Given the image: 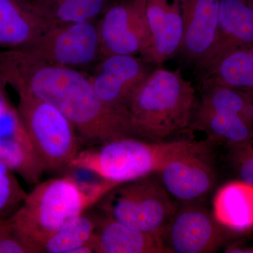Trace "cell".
<instances>
[{
	"label": "cell",
	"instance_id": "1",
	"mask_svg": "<svg viewBox=\"0 0 253 253\" xmlns=\"http://www.w3.org/2000/svg\"><path fill=\"white\" fill-rule=\"evenodd\" d=\"M0 80L18 95H31L53 105L88 147L133 137L126 113L101 101L89 76L76 68L44 62L23 49L0 50Z\"/></svg>",
	"mask_w": 253,
	"mask_h": 253
},
{
	"label": "cell",
	"instance_id": "2",
	"mask_svg": "<svg viewBox=\"0 0 253 253\" xmlns=\"http://www.w3.org/2000/svg\"><path fill=\"white\" fill-rule=\"evenodd\" d=\"M118 184L104 179L86 182L67 174L40 181L9 220L30 253H41L50 236L90 211Z\"/></svg>",
	"mask_w": 253,
	"mask_h": 253
},
{
	"label": "cell",
	"instance_id": "3",
	"mask_svg": "<svg viewBox=\"0 0 253 253\" xmlns=\"http://www.w3.org/2000/svg\"><path fill=\"white\" fill-rule=\"evenodd\" d=\"M196 101L193 83L180 70H153L126 107L133 137L161 142L189 129Z\"/></svg>",
	"mask_w": 253,
	"mask_h": 253
},
{
	"label": "cell",
	"instance_id": "4",
	"mask_svg": "<svg viewBox=\"0 0 253 253\" xmlns=\"http://www.w3.org/2000/svg\"><path fill=\"white\" fill-rule=\"evenodd\" d=\"M191 139L151 142L132 136L82 149L70 169H82L101 179L123 183L157 174Z\"/></svg>",
	"mask_w": 253,
	"mask_h": 253
},
{
	"label": "cell",
	"instance_id": "5",
	"mask_svg": "<svg viewBox=\"0 0 253 253\" xmlns=\"http://www.w3.org/2000/svg\"><path fill=\"white\" fill-rule=\"evenodd\" d=\"M96 206L128 227L158 236L178 207L156 174L118 184Z\"/></svg>",
	"mask_w": 253,
	"mask_h": 253
},
{
	"label": "cell",
	"instance_id": "6",
	"mask_svg": "<svg viewBox=\"0 0 253 253\" xmlns=\"http://www.w3.org/2000/svg\"><path fill=\"white\" fill-rule=\"evenodd\" d=\"M18 98V115L45 172L69 169L83 144L75 126L53 105L31 95Z\"/></svg>",
	"mask_w": 253,
	"mask_h": 253
},
{
	"label": "cell",
	"instance_id": "7",
	"mask_svg": "<svg viewBox=\"0 0 253 253\" xmlns=\"http://www.w3.org/2000/svg\"><path fill=\"white\" fill-rule=\"evenodd\" d=\"M214 142L209 138L190 140L156 174L173 199L180 204L200 202L212 192L217 182Z\"/></svg>",
	"mask_w": 253,
	"mask_h": 253
},
{
	"label": "cell",
	"instance_id": "8",
	"mask_svg": "<svg viewBox=\"0 0 253 253\" xmlns=\"http://www.w3.org/2000/svg\"><path fill=\"white\" fill-rule=\"evenodd\" d=\"M22 49L51 64L73 68L89 66L101 58L97 25L91 21L53 26Z\"/></svg>",
	"mask_w": 253,
	"mask_h": 253
},
{
	"label": "cell",
	"instance_id": "9",
	"mask_svg": "<svg viewBox=\"0 0 253 253\" xmlns=\"http://www.w3.org/2000/svg\"><path fill=\"white\" fill-rule=\"evenodd\" d=\"M97 27L101 58L113 54L141 57L151 44L146 0L112 3L105 10Z\"/></svg>",
	"mask_w": 253,
	"mask_h": 253
},
{
	"label": "cell",
	"instance_id": "10",
	"mask_svg": "<svg viewBox=\"0 0 253 253\" xmlns=\"http://www.w3.org/2000/svg\"><path fill=\"white\" fill-rule=\"evenodd\" d=\"M231 232L200 202L187 203L178 206L161 239L168 253H211L224 246Z\"/></svg>",
	"mask_w": 253,
	"mask_h": 253
},
{
	"label": "cell",
	"instance_id": "11",
	"mask_svg": "<svg viewBox=\"0 0 253 253\" xmlns=\"http://www.w3.org/2000/svg\"><path fill=\"white\" fill-rule=\"evenodd\" d=\"M151 66L140 56L109 55L99 59L89 81L101 101L126 114L131 96L154 70Z\"/></svg>",
	"mask_w": 253,
	"mask_h": 253
},
{
	"label": "cell",
	"instance_id": "12",
	"mask_svg": "<svg viewBox=\"0 0 253 253\" xmlns=\"http://www.w3.org/2000/svg\"><path fill=\"white\" fill-rule=\"evenodd\" d=\"M252 44L253 6L245 0H221L214 42L196 68L204 76L228 55Z\"/></svg>",
	"mask_w": 253,
	"mask_h": 253
},
{
	"label": "cell",
	"instance_id": "13",
	"mask_svg": "<svg viewBox=\"0 0 253 253\" xmlns=\"http://www.w3.org/2000/svg\"><path fill=\"white\" fill-rule=\"evenodd\" d=\"M151 42L141 56L149 64L161 67L177 54L183 36L180 0H146Z\"/></svg>",
	"mask_w": 253,
	"mask_h": 253
},
{
	"label": "cell",
	"instance_id": "14",
	"mask_svg": "<svg viewBox=\"0 0 253 253\" xmlns=\"http://www.w3.org/2000/svg\"><path fill=\"white\" fill-rule=\"evenodd\" d=\"M220 1L180 0L184 28L177 54L196 67L214 42Z\"/></svg>",
	"mask_w": 253,
	"mask_h": 253
},
{
	"label": "cell",
	"instance_id": "15",
	"mask_svg": "<svg viewBox=\"0 0 253 253\" xmlns=\"http://www.w3.org/2000/svg\"><path fill=\"white\" fill-rule=\"evenodd\" d=\"M51 24L31 0H0V50L33 44Z\"/></svg>",
	"mask_w": 253,
	"mask_h": 253
},
{
	"label": "cell",
	"instance_id": "16",
	"mask_svg": "<svg viewBox=\"0 0 253 253\" xmlns=\"http://www.w3.org/2000/svg\"><path fill=\"white\" fill-rule=\"evenodd\" d=\"M95 216L96 253H168L161 236L128 227L100 210Z\"/></svg>",
	"mask_w": 253,
	"mask_h": 253
},
{
	"label": "cell",
	"instance_id": "17",
	"mask_svg": "<svg viewBox=\"0 0 253 253\" xmlns=\"http://www.w3.org/2000/svg\"><path fill=\"white\" fill-rule=\"evenodd\" d=\"M0 161L29 185L38 184L45 172L21 118L0 128Z\"/></svg>",
	"mask_w": 253,
	"mask_h": 253
},
{
	"label": "cell",
	"instance_id": "18",
	"mask_svg": "<svg viewBox=\"0 0 253 253\" xmlns=\"http://www.w3.org/2000/svg\"><path fill=\"white\" fill-rule=\"evenodd\" d=\"M216 220L232 232L253 228V186L241 180L226 183L217 190L212 202Z\"/></svg>",
	"mask_w": 253,
	"mask_h": 253
},
{
	"label": "cell",
	"instance_id": "19",
	"mask_svg": "<svg viewBox=\"0 0 253 253\" xmlns=\"http://www.w3.org/2000/svg\"><path fill=\"white\" fill-rule=\"evenodd\" d=\"M189 130L202 131L215 142L229 148L239 146L253 138V128L242 118L224 111L195 106Z\"/></svg>",
	"mask_w": 253,
	"mask_h": 253
},
{
	"label": "cell",
	"instance_id": "20",
	"mask_svg": "<svg viewBox=\"0 0 253 253\" xmlns=\"http://www.w3.org/2000/svg\"><path fill=\"white\" fill-rule=\"evenodd\" d=\"M202 78L203 86L217 85L241 89L253 87V44L228 55Z\"/></svg>",
	"mask_w": 253,
	"mask_h": 253
},
{
	"label": "cell",
	"instance_id": "21",
	"mask_svg": "<svg viewBox=\"0 0 253 253\" xmlns=\"http://www.w3.org/2000/svg\"><path fill=\"white\" fill-rule=\"evenodd\" d=\"M111 0H34L35 6L51 26L91 21L111 4Z\"/></svg>",
	"mask_w": 253,
	"mask_h": 253
},
{
	"label": "cell",
	"instance_id": "22",
	"mask_svg": "<svg viewBox=\"0 0 253 253\" xmlns=\"http://www.w3.org/2000/svg\"><path fill=\"white\" fill-rule=\"evenodd\" d=\"M196 104L206 109L236 115L253 128V100L244 89L217 85L204 86V92Z\"/></svg>",
	"mask_w": 253,
	"mask_h": 253
},
{
	"label": "cell",
	"instance_id": "23",
	"mask_svg": "<svg viewBox=\"0 0 253 253\" xmlns=\"http://www.w3.org/2000/svg\"><path fill=\"white\" fill-rule=\"evenodd\" d=\"M95 229V213L86 211L50 236L42 246L41 253H73L93 239Z\"/></svg>",
	"mask_w": 253,
	"mask_h": 253
},
{
	"label": "cell",
	"instance_id": "24",
	"mask_svg": "<svg viewBox=\"0 0 253 253\" xmlns=\"http://www.w3.org/2000/svg\"><path fill=\"white\" fill-rule=\"evenodd\" d=\"M27 194L18 181L16 173L0 161V220L12 217Z\"/></svg>",
	"mask_w": 253,
	"mask_h": 253
},
{
	"label": "cell",
	"instance_id": "25",
	"mask_svg": "<svg viewBox=\"0 0 253 253\" xmlns=\"http://www.w3.org/2000/svg\"><path fill=\"white\" fill-rule=\"evenodd\" d=\"M229 149V160L239 180L253 186V138Z\"/></svg>",
	"mask_w": 253,
	"mask_h": 253
},
{
	"label": "cell",
	"instance_id": "26",
	"mask_svg": "<svg viewBox=\"0 0 253 253\" xmlns=\"http://www.w3.org/2000/svg\"><path fill=\"white\" fill-rule=\"evenodd\" d=\"M0 253H31L9 219L0 220Z\"/></svg>",
	"mask_w": 253,
	"mask_h": 253
},
{
	"label": "cell",
	"instance_id": "27",
	"mask_svg": "<svg viewBox=\"0 0 253 253\" xmlns=\"http://www.w3.org/2000/svg\"><path fill=\"white\" fill-rule=\"evenodd\" d=\"M4 86V83L0 80V126L10 124L18 118L17 108L10 103Z\"/></svg>",
	"mask_w": 253,
	"mask_h": 253
},
{
	"label": "cell",
	"instance_id": "28",
	"mask_svg": "<svg viewBox=\"0 0 253 253\" xmlns=\"http://www.w3.org/2000/svg\"><path fill=\"white\" fill-rule=\"evenodd\" d=\"M244 90L248 91V92L249 93L250 95H251V97L253 100V87L251 88V89H244Z\"/></svg>",
	"mask_w": 253,
	"mask_h": 253
},
{
	"label": "cell",
	"instance_id": "29",
	"mask_svg": "<svg viewBox=\"0 0 253 253\" xmlns=\"http://www.w3.org/2000/svg\"><path fill=\"white\" fill-rule=\"evenodd\" d=\"M249 4L251 5V6H253V0H251V1L249 2Z\"/></svg>",
	"mask_w": 253,
	"mask_h": 253
},
{
	"label": "cell",
	"instance_id": "30",
	"mask_svg": "<svg viewBox=\"0 0 253 253\" xmlns=\"http://www.w3.org/2000/svg\"><path fill=\"white\" fill-rule=\"evenodd\" d=\"M31 1H34V0H31Z\"/></svg>",
	"mask_w": 253,
	"mask_h": 253
}]
</instances>
